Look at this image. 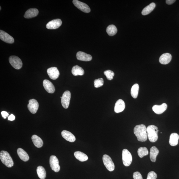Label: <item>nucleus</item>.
<instances>
[{"label":"nucleus","mask_w":179,"mask_h":179,"mask_svg":"<svg viewBox=\"0 0 179 179\" xmlns=\"http://www.w3.org/2000/svg\"><path fill=\"white\" fill-rule=\"evenodd\" d=\"M134 133L139 141L143 142L147 141L148 136L146 126L142 124L136 125L134 129Z\"/></svg>","instance_id":"nucleus-1"},{"label":"nucleus","mask_w":179,"mask_h":179,"mask_svg":"<svg viewBox=\"0 0 179 179\" xmlns=\"http://www.w3.org/2000/svg\"><path fill=\"white\" fill-rule=\"evenodd\" d=\"M147 136L149 140L153 143L156 142L158 139V127L154 125H151L148 126L147 128Z\"/></svg>","instance_id":"nucleus-2"},{"label":"nucleus","mask_w":179,"mask_h":179,"mask_svg":"<svg viewBox=\"0 0 179 179\" xmlns=\"http://www.w3.org/2000/svg\"><path fill=\"white\" fill-rule=\"evenodd\" d=\"M0 159L4 164L8 168H11L14 165V162L8 152L2 151L0 153Z\"/></svg>","instance_id":"nucleus-3"},{"label":"nucleus","mask_w":179,"mask_h":179,"mask_svg":"<svg viewBox=\"0 0 179 179\" xmlns=\"http://www.w3.org/2000/svg\"><path fill=\"white\" fill-rule=\"evenodd\" d=\"M122 158L123 164L126 167L130 165L132 160V156L130 153L126 149L123 150Z\"/></svg>","instance_id":"nucleus-4"},{"label":"nucleus","mask_w":179,"mask_h":179,"mask_svg":"<svg viewBox=\"0 0 179 179\" xmlns=\"http://www.w3.org/2000/svg\"><path fill=\"white\" fill-rule=\"evenodd\" d=\"M102 160L105 166L107 169L110 171L112 172L115 170V165L114 162L108 155H104L102 157Z\"/></svg>","instance_id":"nucleus-5"},{"label":"nucleus","mask_w":179,"mask_h":179,"mask_svg":"<svg viewBox=\"0 0 179 179\" xmlns=\"http://www.w3.org/2000/svg\"><path fill=\"white\" fill-rule=\"evenodd\" d=\"M9 62L12 66L15 69H19L22 67V62L19 57L16 56H11L9 57Z\"/></svg>","instance_id":"nucleus-6"},{"label":"nucleus","mask_w":179,"mask_h":179,"mask_svg":"<svg viewBox=\"0 0 179 179\" xmlns=\"http://www.w3.org/2000/svg\"><path fill=\"white\" fill-rule=\"evenodd\" d=\"M49 164L52 170L55 172H58L60 170L59 161L57 158L55 156H52L50 158Z\"/></svg>","instance_id":"nucleus-7"},{"label":"nucleus","mask_w":179,"mask_h":179,"mask_svg":"<svg viewBox=\"0 0 179 179\" xmlns=\"http://www.w3.org/2000/svg\"><path fill=\"white\" fill-rule=\"evenodd\" d=\"M70 99L71 93L70 91H65L61 98V103L62 106L64 108L67 109L69 107Z\"/></svg>","instance_id":"nucleus-8"},{"label":"nucleus","mask_w":179,"mask_h":179,"mask_svg":"<svg viewBox=\"0 0 179 179\" xmlns=\"http://www.w3.org/2000/svg\"><path fill=\"white\" fill-rule=\"evenodd\" d=\"M73 3L78 9L84 12L88 13L91 11L90 8L88 5L83 2L77 0H74L73 1Z\"/></svg>","instance_id":"nucleus-9"},{"label":"nucleus","mask_w":179,"mask_h":179,"mask_svg":"<svg viewBox=\"0 0 179 179\" xmlns=\"http://www.w3.org/2000/svg\"><path fill=\"white\" fill-rule=\"evenodd\" d=\"M39 104L36 100L32 99L29 101L28 108L29 111L32 114H35L38 109Z\"/></svg>","instance_id":"nucleus-10"},{"label":"nucleus","mask_w":179,"mask_h":179,"mask_svg":"<svg viewBox=\"0 0 179 179\" xmlns=\"http://www.w3.org/2000/svg\"><path fill=\"white\" fill-rule=\"evenodd\" d=\"M62 21L60 19H54L47 23L46 27L49 29H56L59 28L62 25Z\"/></svg>","instance_id":"nucleus-11"},{"label":"nucleus","mask_w":179,"mask_h":179,"mask_svg":"<svg viewBox=\"0 0 179 179\" xmlns=\"http://www.w3.org/2000/svg\"><path fill=\"white\" fill-rule=\"evenodd\" d=\"M0 39L2 41L9 44H12L14 42V39L9 34L4 31L0 30Z\"/></svg>","instance_id":"nucleus-12"},{"label":"nucleus","mask_w":179,"mask_h":179,"mask_svg":"<svg viewBox=\"0 0 179 179\" xmlns=\"http://www.w3.org/2000/svg\"><path fill=\"white\" fill-rule=\"evenodd\" d=\"M47 73L49 77L52 80H56L60 75L59 71L56 67H52L47 69Z\"/></svg>","instance_id":"nucleus-13"},{"label":"nucleus","mask_w":179,"mask_h":179,"mask_svg":"<svg viewBox=\"0 0 179 179\" xmlns=\"http://www.w3.org/2000/svg\"><path fill=\"white\" fill-rule=\"evenodd\" d=\"M76 57L78 60L85 62L90 61L92 59L91 55L81 51L77 52Z\"/></svg>","instance_id":"nucleus-14"},{"label":"nucleus","mask_w":179,"mask_h":179,"mask_svg":"<svg viewBox=\"0 0 179 179\" xmlns=\"http://www.w3.org/2000/svg\"><path fill=\"white\" fill-rule=\"evenodd\" d=\"M166 104L163 103L160 105H155L152 107L153 111L157 114H161L165 111L167 108Z\"/></svg>","instance_id":"nucleus-15"},{"label":"nucleus","mask_w":179,"mask_h":179,"mask_svg":"<svg viewBox=\"0 0 179 179\" xmlns=\"http://www.w3.org/2000/svg\"><path fill=\"white\" fill-rule=\"evenodd\" d=\"M43 84L44 88L48 93L52 94L54 92V86L51 81L48 80H44L43 81Z\"/></svg>","instance_id":"nucleus-16"},{"label":"nucleus","mask_w":179,"mask_h":179,"mask_svg":"<svg viewBox=\"0 0 179 179\" xmlns=\"http://www.w3.org/2000/svg\"><path fill=\"white\" fill-rule=\"evenodd\" d=\"M125 102L122 99L118 100L116 102L115 107V112L118 113L123 111L125 108Z\"/></svg>","instance_id":"nucleus-17"},{"label":"nucleus","mask_w":179,"mask_h":179,"mask_svg":"<svg viewBox=\"0 0 179 179\" xmlns=\"http://www.w3.org/2000/svg\"><path fill=\"white\" fill-rule=\"evenodd\" d=\"M62 137L66 140L73 142L76 140V138L74 135L72 133L67 130H63L62 132Z\"/></svg>","instance_id":"nucleus-18"},{"label":"nucleus","mask_w":179,"mask_h":179,"mask_svg":"<svg viewBox=\"0 0 179 179\" xmlns=\"http://www.w3.org/2000/svg\"><path fill=\"white\" fill-rule=\"evenodd\" d=\"M172 59V55L169 53H166L161 55L159 60L160 64L165 65L169 63Z\"/></svg>","instance_id":"nucleus-19"},{"label":"nucleus","mask_w":179,"mask_h":179,"mask_svg":"<svg viewBox=\"0 0 179 179\" xmlns=\"http://www.w3.org/2000/svg\"><path fill=\"white\" fill-rule=\"evenodd\" d=\"M39 14L38 10L36 9H31L26 11L24 15L26 18H31L36 17Z\"/></svg>","instance_id":"nucleus-20"},{"label":"nucleus","mask_w":179,"mask_h":179,"mask_svg":"<svg viewBox=\"0 0 179 179\" xmlns=\"http://www.w3.org/2000/svg\"><path fill=\"white\" fill-rule=\"evenodd\" d=\"M17 154L20 159L24 162H27L29 159L28 154L22 148H19L17 149Z\"/></svg>","instance_id":"nucleus-21"},{"label":"nucleus","mask_w":179,"mask_h":179,"mask_svg":"<svg viewBox=\"0 0 179 179\" xmlns=\"http://www.w3.org/2000/svg\"><path fill=\"white\" fill-rule=\"evenodd\" d=\"M159 153V150L156 147L153 146L150 149V159L151 161L153 162H156V158L158 154Z\"/></svg>","instance_id":"nucleus-22"},{"label":"nucleus","mask_w":179,"mask_h":179,"mask_svg":"<svg viewBox=\"0 0 179 179\" xmlns=\"http://www.w3.org/2000/svg\"><path fill=\"white\" fill-rule=\"evenodd\" d=\"M32 140L35 146L37 148H41L43 146V142L42 139L38 136L34 135L32 137Z\"/></svg>","instance_id":"nucleus-23"},{"label":"nucleus","mask_w":179,"mask_h":179,"mask_svg":"<svg viewBox=\"0 0 179 179\" xmlns=\"http://www.w3.org/2000/svg\"><path fill=\"white\" fill-rule=\"evenodd\" d=\"M179 136L177 133H173L170 136L169 143L171 146L177 145L178 144Z\"/></svg>","instance_id":"nucleus-24"},{"label":"nucleus","mask_w":179,"mask_h":179,"mask_svg":"<svg viewBox=\"0 0 179 179\" xmlns=\"http://www.w3.org/2000/svg\"><path fill=\"white\" fill-rule=\"evenodd\" d=\"M155 7H156V4L154 2H152L148 6L144 8L142 11V14L143 15L149 14L153 11Z\"/></svg>","instance_id":"nucleus-25"},{"label":"nucleus","mask_w":179,"mask_h":179,"mask_svg":"<svg viewBox=\"0 0 179 179\" xmlns=\"http://www.w3.org/2000/svg\"><path fill=\"white\" fill-rule=\"evenodd\" d=\"M74 155L76 159L81 162H85L87 160L88 157L85 154L80 151H76L74 153Z\"/></svg>","instance_id":"nucleus-26"},{"label":"nucleus","mask_w":179,"mask_h":179,"mask_svg":"<svg viewBox=\"0 0 179 179\" xmlns=\"http://www.w3.org/2000/svg\"><path fill=\"white\" fill-rule=\"evenodd\" d=\"M72 73L75 76H82L84 74V71L82 68L78 65H75L72 68Z\"/></svg>","instance_id":"nucleus-27"},{"label":"nucleus","mask_w":179,"mask_h":179,"mask_svg":"<svg viewBox=\"0 0 179 179\" xmlns=\"http://www.w3.org/2000/svg\"><path fill=\"white\" fill-rule=\"evenodd\" d=\"M38 177L41 179H44L46 178V173L44 168L41 166L38 167L37 169Z\"/></svg>","instance_id":"nucleus-28"},{"label":"nucleus","mask_w":179,"mask_h":179,"mask_svg":"<svg viewBox=\"0 0 179 179\" xmlns=\"http://www.w3.org/2000/svg\"><path fill=\"white\" fill-rule=\"evenodd\" d=\"M106 31L107 34L110 36H114L117 34V29L114 25H110L107 27Z\"/></svg>","instance_id":"nucleus-29"},{"label":"nucleus","mask_w":179,"mask_h":179,"mask_svg":"<svg viewBox=\"0 0 179 179\" xmlns=\"http://www.w3.org/2000/svg\"><path fill=\"white\" fill-rule=\"evenodd\" d=\"M139 86L137 84H135L132 87L131 90V96L134 99L137 98L138 96Z\"/></svg>","instance_id":"nucleus-30"},{"label":"nucleus","mask_w":179,"mask_h":179,"mask_svg":"<svg viewBox=\"0 0 179 179\" xmlns=\"http://www.w3.org/2000/svg\"><path fill=\"white\" fill-rule=\"evenodd\" d=\"M137 153L139 156L141 158L147 156L149 154L148 150L145 147H140L139 148Z\"/></svg>","instance_id":"nucleus-31"},{"label":"nucleus","mask_w":179,"mask_h":179,"mask_svg":"<svg viewBox=\"0 0 179 179\" xmlns=\"http://www.w3.org/2000/svg\"><path fill=\"white\" fill-rule=\"evenodd\" d=\"M104 74L106 76L107 79L109 80H112L115 75L114 73L110 70L105 71L104 72Z\"/></svg>","instance_id":"nucleus-32"},{"label":"nucleus","mask_w":179,"mask_h":179,"mask_svg":"<svg viewBox=\"0 0 179 179\" xmlns=\"http://www.w3.org/2000/svg\"><path fill=\"white\" fill-rule=\"evenodd\" d=\"M103 79L101 78H99L98 79H96L94 81V86L95 88H98L104 85Z\"/></svg>","instance_id":"nucleus-33"},{"label":"nucleus","mask_w":179,"mask_h":179,"mask_svg":"<svg viewBox=\"0 0 179 179\" xmlns=\"http://www.w3.org/2000/svg\"><path fill=\"white\" fill-rule=\"evenodd\" d=\"M157 178V174L153 171H151L148 173L147 179H156Z\"/></svg>","instance_id":"nucleus-34"},{"label":"nucleus","mask_w":179,"mask_h":179,"mask_svg":"<svg viewBox=\"0 0 179 179\" xmlns=\"http://www.w3.org/2000/svg\"><path fill=\"white\" fill-rule=\"evenodd\" d=\"M133 178L134 179H143L141 173L138 172H134L133 174Z\"/></svg>","instance_id":"nucleus-35"},{"label":"nucleus","mask_w":179,"mask_h":179,"mask_svg":"<svg viewBox=\"0 0 179 179\" xmlns=\"http://www.w3.org/2000/svg\"><path fill=\"white\" fill-rule=\"evenodd\" d=\"M2 116L4 119H6L7 117L9 115V113L6 111H2L1 112Z\"/></svg>","instance_id":"nucleus-36"},{"label":"nucleus","mask_w":179,"mask_h":179,"mask_svg":"<svg viewBox=\"0 0 179 179\" xmlns=\"http://www.w3.org/2000/svg\"><path fill=\"white\" fill-rule=\"evenodd\" d=\"M175 1V0H167L166 1V3L168 5H171L174 3Z\"/></svg>","instance_id":"nucleus-37"},{"label":"nucleus","mask_w":179,"mask_h":179,"mask_svg":"<svg viewBox=\"0 0 179 179\" xmlns=\"http://www.w3.org/2000/svg\"><path fill=\"white\" fill-rule=\"evenodd\" d=\"M8 120L10 121H14L15 120V117L14 115L11 114L8 117Z\"/></svg>","instance_id":"nucleus-38"},{"label":"nucleus","mask_w":179,"mask_h":179,"mask_svg":"<svg viewBox=\"0 0 179 179\" xmlns=\"http://www.w3.org/2000/svg\"><path fill=\"white\" fill-rule=\"evenodd\" d=\"M0 8H1V9H0V10H1V7H0Z\"/></svg>","instance_id":"nucleus-39"}]
</instances>
